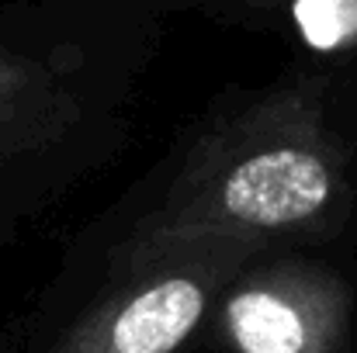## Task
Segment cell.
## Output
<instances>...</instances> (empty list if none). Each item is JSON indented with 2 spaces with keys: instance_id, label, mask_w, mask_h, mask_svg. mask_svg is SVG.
<instances>
[{
  "instance_id": "2",
  "label": "cell",
  "mask_w": 357,
  "mask_h": 353,
  "mask_svg": "<svg viewBox=\"0 0 357 353\" xmlns=\"http://www.w3.org/2000/svg\"><path fill=\"white\" fill-rule=\"evenodd\" d=\"M181 0H0V242L132 146Z\"/></svg>"
},
{
  "instance_id": "3",
  "label": "cell",
  "mask_w": 357,
  "mask_h": 353,
  "mask_svg": "<svg viewBox=\"0 0 357 353\" xmlns=\"http://www.w3.org/2000/svg\"><path fill=\"white\" fill-rule=\"evenodd\" d=\"M260 249L184 242L105 260L59 256L0 353H208L222 288Z\"/></svg>"
},
{
  "instance_id": "4",
  "label": "cell",
  "mask_w": 357,
  "mask_h": 353,
  "mask_svg": "<svg viewBox=\"0 0 357 353\" xmlns=\"http://www.w3.org/2000/svg\"><path fill=\"white\" fill-rule=\"evenodd\" d=\"M208 353H357V256H250L219 295Z\"/></svg>"
},
{
  "instance_id": "1",
  "label": "cell",
  "mask_w": 357,
  "mask_h": 353,
  "mask_svg": "<svg viewBox=\"0 0 357 353\" xmlns=\"http://www.w3.org/2000/svg\"><path fill=\"white\" fill-rule=\"evenodd\" d=\"M184 242L357 256V3H330L271 77L212 94L63 256Z\"/></svg>"
}]
</instances>
